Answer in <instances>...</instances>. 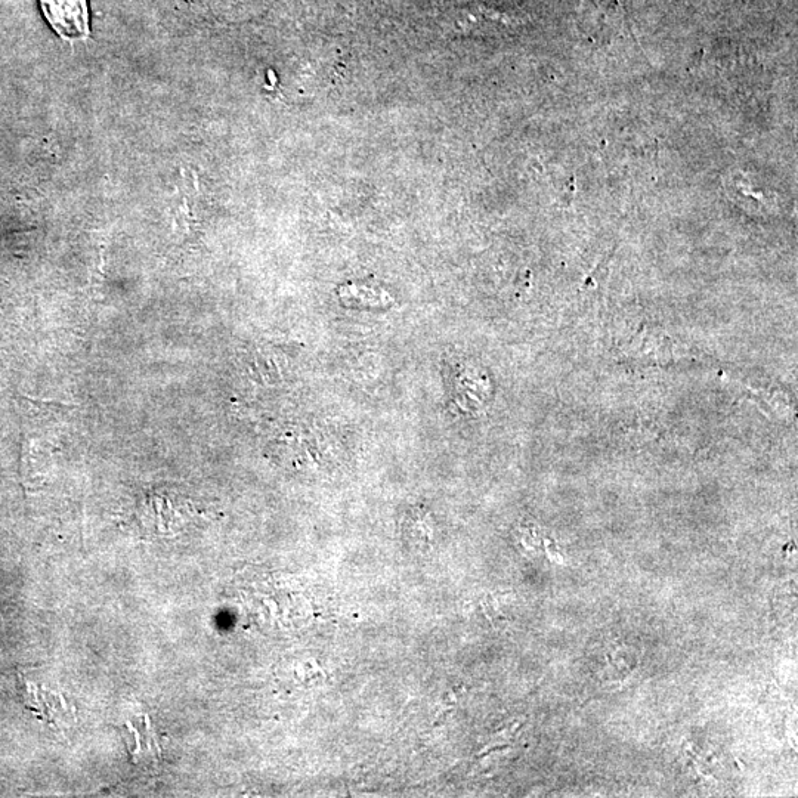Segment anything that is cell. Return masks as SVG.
<instances>
[{
  "mask_svg": "<svg viewBox=\"0 0 798 798\" xmlns=\"http://www.w3.org/2000/svg\"><path fill=\"white\" fill-rule=\"evenodd\" d=\"M49 26L64 40L91 36L88 0H39Z\"/></svg>",
  "mask_w": 798,
  "mask_h": 798,
  "instance_id": "obj_1",
  "label": "cell"
},
{
  "mask_svg": "<svg viewBox=\"0 0 798 798\" xmlns=\"http://www.w3.org/2000/svg\"><path fill=\"white\" fill-rule=\"evenodd\" d=\"M34 402V404L39 405V407H58V408H76V404H68V402L64 401H55V399H34L30 398Z\"/></svg>",
  "mask_w": 798,
  "mask_h": 798,
  "instance_id": "obj_2",
  "label": "cell"
}]
</instances>
